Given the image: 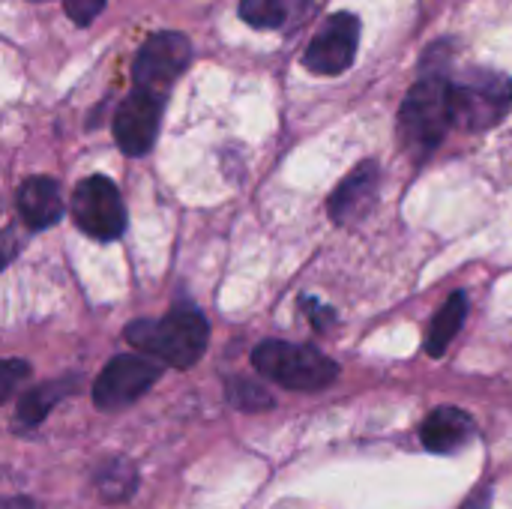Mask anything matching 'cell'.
I'll return each instance as SVG.
<instances>
[{
  "label": "cell",
  "instance_id": "obj_21",
  "mask_svg": "<svg viewBox=\"0 0 512 509\" xmlns=\"http://www.w3.org/2000/svg\"><path fill=\"white\" fill-rule=\"evenodd\" d=\"M465 509H489V492H474Z\"/></svg>",
  "mask_w": 512,
  "mask_h": 509
},
{
  "label": "cell",
  "instance_id": "obj_7",
  "mask_svg": "<svg viewBox=\"0 0 512 509\" xmlns=\"http://www.w3.org/2000/svg\"><path fill=\"white\" fill-rule=\"evenodd\" d=\"M162 375V366L150 363L147 354H120L114 357L93 384V405L99 411H120L138 402Z\"/></svg>",
  "mask_w": 512,
  "mask_h": 509
},
{
  "label": "cell",
  "instance_id": "obj_5",
  "mask_svg": "<svg viewBox=\"0 0 512 509\" xmlns=\"http://www.w3.org/2000/svg\"><path fill=\"white\" fill-rule=\"evenodd\" d=\"M72 219L93 240H117L126 231V207L120 189L102 174L81 180L72 192Z\"/></svg>",
  "mask_w": 512,
  "mask_h": 509
},
{
  "label": "cell",
  "instance_id": "obj_13",
  "mask_svg": "<svg viewBox=\"0 0 512 509\" xmlns=\"http://www.w3.org/2000/svg\"><path fill=\"white\" fill-rule=\"evenodd\" d=\"M78 390V375H66V378H57V381H48V384H39L33 387L30 393H24L18 399V408H15V432H30L36 429L69 393Z\"/></svg>",
  "mask_w": 512,
  "mask_h": 509
},
{
  "label": "cell",
  "instance_id": "obj_15",
  "mask_svg": "<svg viewBox=\"0 0 512 509\" xmlns=\"http://www.w3.org/2000/svg\"><path fill=\"white\" fill-rule=\"evenodd\" d=\"M93 486L102 495V501H108V504L129 501L138 489V468L123 456L105 459L93 471Z\"/></svg>",
  "mask_w": 512,
  "mask_h": 509
},
{
  "label": "cell",
  "instance_id": "obj_1",
  "mask_svg": "<svg viewBox=\"0 0 512 509\" xmlns=\"http://www.w3.org/2000/svg\"><path fill=\"white\" fill-rule=\"evenodd\" d=\"M126 342L171 369H192L210 342L207 318L198 309H174L165 318H141L126 327Z\"/></svg>",
  "mask_w": 512,
  "mask_h": 509
},
{
  "label": "cell",
  "instance_id": "obj_11",
  "mask_svg": "<svg viewBox=\"0 0 512 509\" xmlns=\"http://www.w3.org/2000/svg\"><path fill=\"white\" fill-rule=\"evenodd\" d=\"M474 435H477L474 417L468 411L450 408V405L435 408L420 426V441L435 456H450V453L462 450Z\"/></svg>",
  "mask_w": 512,
  "mask_h": 509
},
{
  "label": "cell",
  "instance_id": "obj_18",
  "mask_svg": "<svg viewBox=\"0 0 512 509\" xmlns=\"http://www.w3.org/2000/svg\"><path fill=\"white\" fill-rule=\"evenodd\" d=\"M102 9H105V0H63V12H66L78 27H87Z\"/></svg>",
  "mask_w": 512,
  "mask_h": 509
},
{
  "label": "cell",
  "instance_id": "obj_6",
  "mask_svg": "<svg viewBox=\"0 0 512 509\" xmlns=\"http://www.w3.org/2000/svg\"><path fill=\"white\" fill-rule=\"evenodd\" d=\"M189 60H192V42L177 30H159L147 36L135 54L132 63L135 87L165 96L174 87V81L186 72Z\"/></svg>",
  "mask_w": 512,
  "mask_h": 509
},
{
  "label": "cell",
  "instance_id": "obj_22",
  "mask_svg": "<svg viewBox=\"0 0 512 509\" xmlns=\"http://www.w3.org/2000/svg\"><path fill=\"white\" fill-rule=\"evenodd\" d=\"M6 509H36L33 507V501H27V498H15V501H9Z\"/></svg>",
  "mask_w": 512,
  "mask_h": 509
},
{
  "label": "cell",
  "instance_id": "obj_9",
  "mask_svg": "<svg viewBox=\"0 0 512 509\" xmlns=\"http://www.w3.org/2000/svg\"><path fill=\"white\" fill-rule=\"evenodd\" d=\"M162 123V96L135 87L114 114V141L126 156H144L153 150Z\"/></svg>",
  "mask_w": 512,
  "mask_h": 509
},
{
  "label": "cell",
  "instance_id": "obj_4",
  "mask_svg": "<svg viewBox=\"0 0 512 509\" xmlns=\"http://www.w3.org/2000/svg\"><path fill=\"white\" fill-rule=\"evenodd\" d=\"M512 108V78L501 72H471L453 81V117L459 129L486 132L498 126Z\"/></svg>",
  "mask_w": 512,
  "mask_h": 509
},
{
  "label": "cell",
  "instance_id": "obj_20",
  "mask_svg": "<svg viewBox=\"0 0 512 509\" xmlns=\"http://www.w3.org/2000/svg\"><path fill=\"white\" fill-rule=\"evenodd\" d=\"M306 312H309V321H312L318 330H327V327L336 321V312H333V309H324L318 300H306Z\"/></svg>",
  "mask_w": 512,
  "mask_h": 509
},
{
  "label": "cell",
  "instance_id": "obj_14",
  "mask_svg": "<svg viewBox=\"0 0 512 509\" xmlns=\"http://www.w3.org/2000/svg\"><path fill=\"white\" fill-rule=\"evenodd\" d=\"M312 0H240V18L255 30H285L312 12Z\"/></svg>",
  "mask_w": 512,
  "mask_h": 509
},
{
  "label": "cell",
  "instance_id": "obj_12",
  "mask_svg": "<svg viewBox=\"0 0 512 509\" xmlns=\"http://www.w3.org/2000/svg\"><path fill=\"white\" fill-rule=\"evenodd\" d=\"M15 201H18V213H21L24 225L33 231L57 225L63 216V195H60L57 180H51V177H27L18 186Z\"/></svg>",
  "mask_w": 512,
  "mask_h": 509
},
{
  "label": "cell",
  "instance_id": "obj_10",
  "mask_svg": "<svg viewBox=\"0 0 512 509\" xmlns=\"http://www.w3.org/2000/svg\"><path fill=\"white\" fill-rule=\"evenodd\" d=\"M378 189H381V171L378 162H360L330 195V219L336 225H357L369 216V210L378 201Z\"/></svg>",
  "mask_w": 512,
  "mask_h": 509
},
{
  "label": "cell",
  "instance_id": "obj_16",
  "mask_svg": "<svg viewBox=\"0 0 512 509\" xmlns=\"http://www.w3.org/2000/svg\"><path fill=\"white\" fill-rule=\"evenodd\" d=\"M465 315H468V297L462 291H456L444 309L435 315V321L429 324V333H426V354L429 357H444L450 342L456 339V333L462 330L465 324Z\"/></svg>",
  "mask_w": 512,
  "mask_h": 509
},
{
  "label": "cell",
  "instance_id": "obj_3",
  "mask_svg": "<svg viewBox=\"0 0 512 509\" xmlns=\"http://www.w3.org/2000/svg\"><path fill=\"white\" fill-rule=\"evenodd\" d=\"M252 366L267 381L294 390V393H318L327 390L339 378V363L321 354L312 345H291V342H261L252 351Z\"/></svg>",
  "mask_w": 512,
  "mask_h": 509
},
{
  "label": "cell",
  "instance_id": "obj_19",
  "mask_svg": "<svg viewBox=\"0 0 512 509\" xmlns=\"http://www.w3.org/2000/svg\"><path fill=\"white\" fill-rule=\"evenodd\" d=\"M30 375V366L24 360H6L3 375H0V399H12L15 387Z\"/></svg>",
  "mask_w": 512,
  "mask_h": 509
},
{
  "label": "cell",
  "instance_id": "obj_2",
  "mask_svg": "<svg viewBox=\"0 0 512 509\" xmlns=\"http://www.w3.org/2000/svg\"><path fill=\"white\" fill-rule=\"evenodd\" d=\"M453 126V81L444 72H423L399 111V135L405 150L423 159L444 141Z\"/></svg>",
  "mask_w": 512,
  "mask_h": 509
},
{
  "label": "cell",
  "instance_id": "obj_8",
  "mask_svg": "<svg viewBox=\"0 0 512 509\" xmlns=\"http://www.w3.org/2000/svg\"><path fill=\"white\" fill-rule=\"evenodd\" d=\"M360 45V21L351 12L330 15L312 36L303 54V66L315 75H342L354 66Z\"/></svg>",
  "mask_w": 512,
  "mask_h": 509
},
{
  "label": "cell",
  "instance_id": "obj_17",
  "mask_svg": "<svg viewBox=\"0 0 512 509\" xmlns=\"http://www.w3.org/2000/svg\"><path fill=\"white\" fill-rule=\"evenodd\" d=\"M225 390H228V402H231L237 411L255 414V411L273 408V396H270L261 384H255V381H249V378H231Z\"/></svg>",
  "mask_w": 512,
  "mask_h": 509
}]
</instances>
